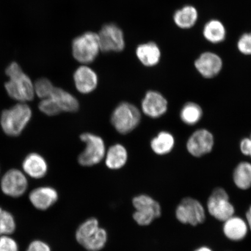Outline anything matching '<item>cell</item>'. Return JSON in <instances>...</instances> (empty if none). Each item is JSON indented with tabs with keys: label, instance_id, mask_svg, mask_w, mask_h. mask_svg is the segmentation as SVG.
I'll return each mask as SVG.
<instances>
[{
	"label": "cell",
	"instance_id": "6da1fadb",
	"mask_svg": "<svg viewBox=\"0 0 251 251\" xmlns=\"http://www.w3.org/2000/svg\"><path fill=\"white\" fill-rule=\"evenodd\" d=\"M5 74L8 80L4 84L5 90L11 99L24 103L34 100V83L17 62L11 63L6 68Z\"/></svg>",
	"mask_w": 251,
	"mask_h": 251
},
{
	"label": "cell",
	"instance_id": "7a4b0ae2",
	"mask_svg": "<svg viewBox=\"0 0 251 251\" xmlns=\"http://www.w3.org/2000/svg\"><path fill=\"white\" fill-rule=\"evenodd\" d=\"M32 116V110L27 103L17 102L2 112L0 126L7 136L18 137L29 125Z\"/></svg>",
	"mask_w": 251,
	"mask_h": 251
},
{
	"label": "cell",
	"instance_id": "3957f363",
	"mask_svg": "<svg viewBox=\"0 0 251 251\" xmlns=\"http://www.w3.org/2000/svg\"><path fill=\"white\" fill-rule=\"evenodd\" d=\"M141 112L137 106L128 102H122L116 106L111 117L112 126L121 134H127L139 126Z\"/></svg>",
	"mask_w": 251,
	"mask_h": 251
},
{
	"label": "cell",
	"instance_id": "277c9868",
	"mask_svg": "<svg viewBox=\"0 0 251 251\" xmlns=\"http://www.w3.org/2000/svg\"><path fill=\"white\" fill-rule=\"evenodd\" d=\"M80 139L85 144V148L78 155V164L83 167H92L104 159L106 149L105 141L101 136L86 132L80 134Z\"/></svg>",
	"mask_w": 251,
	"mask_h": 251
},
{
	"label": "cell",
	"instance_id": "5b68a950",
	"mask_svg": "<svg viewBox=\"0 0 251 251\" xmlns=\"http://www.w3.org/2000/svg\"><path fill=\"white\" fill-rule=\"evenodd\" d=\"M132 205L135 209L133 219L140 226H148L162 215L160 203L147 194H139L134 197Z\"/></svg>",
	"mask_w": 251,
	"mask_h": 251
},
{
	"label": "cell",
	"instance_id": "8992f818",
	"mask_svg": "<svg viewBox=\"0 0 251 251\" xmlns=\"http://www.w3.org/2000/svg\"><path fill=\"white\" fill-rule=\"evenodd\" d=\"M100 51L98 34L92 31L81 34L72 43V54L74 58L83 65L95 60Z\"/></svg>",
	"mask_w": 251,
	"mask_h": 251
},
{
	"label": "cell",
	"instance_id": "52a82bcc",
	"mask_svg": "<svg viewBox=\"0 0 251 251\" xmlns=\"http://www.w3.org/2000/svg\"><path fill=\"white\" fill-rule=\"evenodd\" d=\"M175 216L181 224L197 226L205 222V209L199 200L186 197L178 203L176 209Z\"/></svg>",
	"mask_w": 251,
	"mask_h": 251
},
{
	"label": "cell",
	"instance_id": "ba28073f",
	"mask_svg": "<svg viewBox=\"0 0 251 251\" xmlns=\"http://www.w3.org/2000/svg\"><path fill=\"white\" fill-rule=\"evenodd\" d=\"M206 208L209 214L219 221L225 222L234 215L235 208L224 188H216L207 201Z\"/></svg>",
	"mask_w": 251,
	"mask_h": 251
},
{
	"label": "cell",
	"instance_id": "9c48e42d",
	"mask_svg": "<svg viewBox=\"0 0 251 251\" xmlns=\"http://www.w3.org/2000/svg\"><path fill=\"white\" fill-rule=\"evenodd\" d=\"M28 186L27 176L23 171L15 168L6 172L0 182L2 192L12 198L23 196L26 192Z\"/></svg>",
	"mask_w": 251,
	"mask_h": 251
},
{
	"label": "cell",
	"instance_id": "30bf717a",
	"mask_svg": "<svg viewBox=\"0 0 251 251\" xmlns=\"http://www.w3.org/2000/svg\"><path fill=\"white\" fill-rule=\"evenodd\" d=\"M215 145L213 134L206 128H199L190 135L186 149L191 155L200 158L211 152Z\"/></svg>",
	"mask_w": 251,
	"mask_h": 251
},
{
	"label": "cell",
	"instance_id": "8fae6325",
	"mask_svg": "<svg viewBox=\"0 0 251 251\" xmlns=\"http://www.w3.org/2000/svg\"><path fill=\"white\" fill-rule=\"evenodd\" d=\"M98 34L100 50L103 52H120L125 48L123 31L117 25L103 26Z\"/></svg>",
	"mask_w": 251,
	"mask_h": 251
},
{
	"label": "cell",
	"instance_id": "7c38bea8",
	"mask_svg": "<svg viewBox=\"0 0 251 251\" xmlns=\"http://www.w3.org/2000/svg\"><path fill=\"white\" fill-rule=\"evenodd\" d=\"M168 109V100L158 91H148L141 101V111L150 118H161L167 112Z\"/></svg>",
	"mask_w": 251,
	"mask_h": 251
},
{
	"label": "cell",
	"instance_id": "4fadbf2b",
	"mask_svg": "<svg viewBox=\"0 0 251 251\" xmlns=\"http://www.w3.org/2000/svg\"><path fill=\"white\" fill-rule=\"evenodd\" d=\"M223 66L224 63L221 56L211 51L202 53L194 62L196 70L205 78L218 76L222 70Z\"/></svg>",
	"mask_w": 251,
	"mask_h": 251
},
{
	"label": "cell",
	"instance_id": "5bb4252c",
	"mask_svg": "<svg viewBox=\"0 0 251 251\" xmlns=\"http://www.w3.org/2000/svg\"><path fill=\"white\" fill-rule=\"evenodd\" d=\"M29 199L31 205L36 209L47 211L57 202L59 194L54 187L40 186L31 191Z\"/></svg>",
	"mask_w": 251,
	"mask_h": 251
},
{
	"label": "cell",
	"instance_id": "9a60e30c",
	"mask_svg": "<svg viewBox=\"0 0 251 251\" xmlns=\"http://www.w3.org/2000/svg\"><path fill=\"white\" fill-rule=\"evenodd\" d=\"M75 87L78 92L89 94L97 89L99 85V76L92 68L86 65L76 69L74 74Z\"/></svg>",
	"mask_w": 251,
	"mask_h": 251
},
{
	"label": "cell",
	"instance_id": "2e32d148",
	"mask_svg": "<svg viewBox=\"0 0 251 251\" xmlns=\"http://www.w3.org/2000/svg\"><path fill=\"white\" fill-rule=\"evenodd\" d=\"M22 168L24 174L34 179L45 177L49 171V165L46 159L37 152L27 154L24 159Z\"/></svg>",
	"mask_w": 251,
	"mask_h": 251
},
{
	"label": "cell",
	"instance_id": "e0dca14e",
	"mask_svg": "<svg viewBox=\"0 0 251 251\" xmlns=\"http://www.w3.org/2000/svg\"><path fill=\"white\" fill-rule=\"evenodd\" d=\"M224 222L223 232L229 240L237 242L247 237L249 228L246 220L234 215Z\"/></svg>",
	"mask_w": 251,
	"mask_h": 251
},
{
	"label": "cell",
	"instance_id": "ac0fdd59",
	"mask_svg": "<svg viewBox=\"0 0 251 251\" xmlns=\"http://www.w3.org/2000/svg\"><path fill=\"white\" fill-rule=\"evenodd\" d=\"M128 152L121 144H115L106 150L104 158L105 164L112 171L119 170L127 164Z\"/></svg>",
	"mask_w": 251,
	"mask_h": 251
},
{
	"label": "cell",
	"instance_id": "d6986e66",
	"mask_svg": "<svg viewBox=\"0 0 251 251\" xmlns=\"http://www.w3.org/2000/svg\"><path fill=\"white\" fill-rule=\"evenodd\" d=\"M136 55L140 62L147 67L158 65L161 58V51L156 43L149 42L138 46Z\"/></svg>",
	"mask_w": 251,
	"mask_h": 251
},
{
	"label": "cell",
	"instance_id": "ffe728a7",
	"mask_svg": "<svg viewBox=\"0 0 251 251\" xmlns=\"http://www.w3.org/2000/svg\"><path fill=\"white\" fill-rule=\"evenodd\" d=\"M101 227L98 219L94 217L88 218L77 228L75 231V240L83 247L95 237Z\"/></svg>",
	"mask_w": 251,
	"mask_h": 251
},
{
	"label": "cell",
	"instance_id": "44dd1931",
	"mask_svg": "<svg viewBox=\"0 0 251 251\" xmlns=\"http://www.w3.org/2000/svg\"><path fill=\"white\" fill-rule=\"evenodd\" d=\"M175 146V137L168 131H160L150 142L153 152L160 156L169 154L174 150Z\"/></svg>",
	"mask_w": 251,
	"mask_h": 251
},
{
	"label": "cell",
	"instance_id": "7402d4cb",
	"mask_svg": "<svg viewBox=\"0 0 251 251\" xmlns=\"http://www.w3.org/2000/svg\"><path fill=\"white\" fill-rule=\"evenodd\" d=\"M173 18L175 25L180 29H191L199 20V12L193 5H185L175 12Z\"/></svg>",
	"mask_w": 251,
	"mask_h": 251
},
{
	"label": "cell",
	"instance_id": "603a6c76",
	"mask_svg": "<svg viewBox=\"0 0 251 251\" xmlns=\"http://www.w3.org/2000/svg\"><path fill=\"white\" fill-rule=\"evenodd\" d=\"M50 97L54 100L62 112L73 113L79 109V102L76 97L62 88L55 87Z\"/></svg>",
	"mask_w": 251,
	"mask_h": 251
},
{
	"label": "cell",
	"instance_id": "cb8c5ba5",
	"mask_svg": "<svg viewBox=\"0 0 251 251\" xmlns=\"http://www.w3.org/2000/svg\"><path fill=\"white\" fill-rule=\"evenodd\" d=\"M204 38L212 44L221 43L226 37V29L224 24L218 20H211L203 28Z\"/></svg>",
	"mask_w": 251,
	"mask_h": 251
},
{
	"label": "cell",
	"instance_id": "d4e9b609",
	"mask_svg": "<svg viewBox=\"0 0 251 251\" xmlns=\"http://www.w3.org/2000/svg\"><path fill=\"white\" fill-rule=\"evenodd\" d=\"M233 179L235 186L239 189L249 190L251 187V163L240 162L234 169Z\"/></svg>",
	"mask_w": 251,
	"mask_h": 251
},
{
	"label": "cell",
	"instance_id": "484cf974",
	"mask_svg": "<svg viewBox=\"0 0 251 251\" xmlns=\"http://www.w3.org/2000/svg\"><path fill=\"white\" fill-rule=\"evenodd\" d=\"M203 117V110L196 102H188L183 106L180 112V118L185 125H197Z\"/></svg>",
	"mask_w": 251,
	"mask_h": 251
},
{
	"label": "cell",
	"instance_id": "4316f807",
	"mask_svg": "<svg viewBox=\"0 0 251 251\" xmlns=\"http://www.w3.org/2000/svg\"><path fill=\"white\" fill-rule=\"evenodd\" d=\"M16 227L14 216L0 207V236L11 235L14 233Z\"/></svg>",
	"mask_w": 251,
	"mask_h": 251
},
{
	"label": "cell",
	"instance_id": "83f0119b",
	"mask_svg": "<svg viewBox=\"0 0 251 251\" xmlns=\"http://www.w3.org/2000/svg\"><path fill=\"white\" fill-rule=\"evenodd\" d=\"M108 240V234L106 229L100 227L95 237L83 247L87 251H100L104 249Z\"/></svg>",
	"mask_w": 251,
	"mask_h": 251
},
{
	"label": "cell",
	"instance_id": "f1b7e54d",
	"mask_svg": "<svg viewBox=\"0 0 251 251\" xmlns=\"http://www.w3.org/2000/svg\"><path fill=\"white\" fill-rule=\"evenodd\" d=\"M55 86L48 78H41L34 83V90L35 96L40 100L49 98L55 89Z\"/></svg>",
	"mask_w": 251,
	"mask_h": 251
},
{
	"label": "cell",
	"instance_id": "f546056e",
	"mask_svg": "<svg viewBox=\"0 0 251 251\" xmlns=\"http://www.w3.org/2000/svg\"><path fill=\"white\" fill-rule=\"evenodd\" d=\"M38 107L41 112L49 117H54L62 112L57 103L51 97L41 100Z\"/></svg>",
	"mask_w": 251,
	"mask_h": 251
},
{
	"label": "cell",
	"instance_id": "4dcf8cb0",
	"mask_svg": "<svg viewBox=\"0 0 251 251\" xmlns=\"http://www.w3.org/2000/svg\"><path fill=\"white\" fill-rule=\"evenodd\" d=\"M237 46L241 54L251 55V32L243 34L238 40Z\"/></svg>",
	"mask_w": 251,
	"mask_h": 251
},
{
	"label": "cell",
	"instance_id": "1f68e13d",
	"mask_svg": "<svg viewBox=\"0 0 251 251\" xmlns=\"http://www.w3.org/2000/svg\"><path fill=\"white\" fill-rule=\"evenodd\" d=\"M0 251H19L18 244L10 235L0 236Z\"/></svg>",
	"mask_w": 251,
	"mask_h": 251
},
{
	"label": "cell",
	"instance_id": "d6a6232c",
	"mask_svg": "<svg viewBox=\"0 0 251 251\" xmlns=\"http://www.w3.org/2000/svg\"><path fill=\"white\" fill-rule=\"evenodd\" d=\"M26 251H52L51 248L45 241L36 240L29 244Z\"/></svg>",
	"mask_w": 251,
	"mask_h": 251
},
{
	"label": "cell",
	"instance_id": "836d02e7",
	"mask_svg": "<svg viewBox=\"0 0 251 251\" xmlns=\"http://www.w3.org/2000/svg\"><path fill=\"white\" fill-rule=\"evenodd\" d=\"M240 150L244 155L250 156L251 153V140L250 137L241 139L240 143Z\"/></svg>",
	"mask_w": 251,
	"mask_h": 251
},
{
	"label": "cell",
	"instance_id": "e575fe53",
	"mask_svg": "<svg viewBox=\"0 0 251 251\" xmlns=\"http://www.w3.org/2000/svg\"><path fill=\"white\" fill-rule=\"evenodd\" d=\"M246 219L248 226H249V230L251 231V205L246 213Z\"/></svg>",
	"mask_w": 251,
	"mask_h": 251
},
{
	"label": "cell",
	"instance_id": "d590c367",
	"mask_svg": "<svg viewBox=\"0 0 251 251\" xmlns=\"http://www.w3.org/2000/svg\"><path fill=\"white\" fill-rule=\"evenodd\" d=\"M194 251H213V250L211 249V248H209L208 247L202 246L198 248V249H197Z\"/></svg>",
	"mask_w": 251,
	"mask_h": 251
},
{
	"label": "cell",
	"instance_id": "8d00e7d4",
	"mask_svg": "<svg viewBox=\"0 0 251 251\" xmlns=\"http://www.w3.org/2000/svg\"><path fill=\"white\" fill-rule=\"evenodd\" d=\"M250 139L251 140V136H250Z\"/></svg>",
	"mask_w": 251,
	"mask_h": 251
},
{
	"label": "cell",
	"instance_id": "74e56055",
	"mask_svg": "<svg viewBox=\"0 0 251 251\" xmlns=\"http://www.w3.org/2000/svg\"><path fill=\"white\" fill-rule=\"evenodd\" d=\"M250 157H251V154H250Z\"/></svg>",
	"mask_w": 251,
	"mask_h": 251
},
{
	"label": "cell",
	"instance_id": "f35d334b",
	"mask_svg": "<svg viewBox=\"0 0 251 251\" xmlns=\"http://www.w3.org/2000/svg\"><path fill=\"white\" fill-rule=\"evenodd\" d=\"M0 172H1V170H0Z\"/></svg>",
	"mask_w": 251,
	"mask_h": 251
}]
</instances>
